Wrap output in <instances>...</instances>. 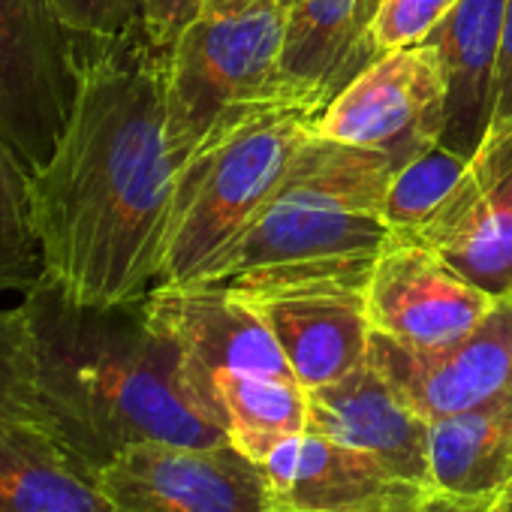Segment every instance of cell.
<instances>
[{
	"instance_id": "1",
	"label": "cell",
	"mask_w": 512,
	"mask_h": 512,
	"mask_svg": "<svg viewBox=\"0 0 512 512\" xmlns=\"http://www.w3.org/2000/svg\"><path fill=\"white\" fill-rule=\"evenodd\" d=\"M175 172L166 49L142 25L85 40L67 124L31 169L43 278L85 305L142 302L160 281Z\"/></svg>"
},
{
	"instance_id": "2",
	"label": "cell",
	"mask_w": 512,
	"mask_h": 512,
	"mask_svg": "<svg viewBox=\"0 0 512 512\" xmlns=\"http://www.w3.org/2000/svg\"><path fill=\"white\" fill-rule=\"evenodd\" d=\"M19 308L46 425L94 476L136 443H226L145 299L85 305L40 278Z\"/></svg>"
},
{
	"instance_id": "3",
	"label": "cell",
	"mask_w": 512,
	"mask_h": 512,
	"mask_svg": "<svg viewBox=\"0 0 512 512\" xmlns=\"http://www.w3.org/2000/svg\"><path fill=\"white\" fill-rule=\"evenodd\" d=\"M404 163L314 133L266 208L193 284L238 296L323 281L368 287L377 256L395 238L380 208Z\"/></svg>"
},
{
	"instance_id": "4",
	"label": "cell",
	"mask_w": 512,
	"mask_h": 512,
	"mask_svg": "<svg viewBox=\"0 0 512 512\" xmlns=\"http://www.w3.org/2000/svg\"><path fill=\"white\" fill-rule=\"evenodd\" d=\"M323 106L287 97L202 142L175 172L157 287L193 284L250 226L317 133Z\"/></svg>"
},
{
	"instance_id": "5",
	"label": "cell",
	"mask_w": 512,
	"mask_h": 512,
	"mask_svg": "<svg viewBox=\"0 0 512 512\" xmlns=\"http://www.w3.org/2000/svg\"><path fill=\"white\" fill-rule=\"evenodd\" d=\"M290 7L293 0H208L172 40L166 49V142L175 169L241 115L302 97L284 79Z\"/></svg>"
},
{
	"instance_id": "6",
	"label": "cell",
	"mask_w": 512,
	"mask_h": 512,
	"mask_svg": "<svg viewBox=\"0 0 512 512\" xmlns=\"http://www.w3.org/2000/svg\"><path fill=\"white\" fill-rule=\"evenodd\" d=\"M82 43L49 0H0V136L28 169L52 154L67 124Z\"/></svg>"
},
{
	"instance_id": "7",
	"label": "cell",
	"mask_w": 512,
	"mask_h": 512,
	"mask_svg": "<svg viewBox=\"0 0 512 512\" xmlns=\"http://www.w3.org/2000/svg\"><path fill=\"white\" fill-rule=\"evenodd\" d=\"M446 73L431 43L377 55L320 112L317 133L332 142L410 160L443 139Z\"/></svg>"
},
{
	"instance_id": "8",
	"label": "cell",
	"mask_w": 512,
	"mask_h": 512,
	"mask_svg": "<svg viewBox=\"0 0 512 512\" xmlns=\"http://www.w3.org/2000/svg\"><path fill=\"white\" fill-rule=\"evenodd\" d=\"M97 482L115 512H269L260 464L229 440L214 446L136 443Z\"/></svg>"
},
{
	"instance_id": "9",
	"label": "cell",
	"mask_w": 512,
	"mask_h": 512,
	"mask_svg": "<svg viewBox=\"0 0 512 512\" xmlns=\"http://www.w3.org/2000/svg\"><path fill=\"white\" fill-rule=\"evenodd\" d=\"M145 308L151 320L175 341L187 380L217 425L214 380L220 374L293 377L266 320L232 290L208 284L154 287L145 296Z\"/></svg>"
},
{
	"instance_id": "10",
	"label": "cell",
	"mask_w": 512,
	"mask_h": 512,
	"mask_svg": "<svg viewBox=\"0 0 512 512\" xmlns=\"http://www.w3.org/2000/svg\"><path fill=\"white\" fill-rule=\"evenodd\" d=\"M368 362L425 422L455 416L512 392V299L464 338L443 347H404L371 332Z\"/></svg>"
},
{
	"instance_id": "11",
	"label": "cell",
	"mask_w": 512,
	"mask_h": 512,
	"mask_svg": "<svg viewBox=\"0 0 512 512\" xmlns=\"http://www.w3.org/2000/svg\"><path fill=\"white\" fill-rule=\"evenodd\" d=\"M407 238L494 299L512 293V124L488 127L452 196Z\"/></svg>"
},
{
	"instance_id": "12",
	"label": "cell",
	"mask_w": 512,
	"mask_h": 512,
	"mask_svg": "<svg viewBox=\"0 0 512 512\" xmlns=\"http://www.w3.org/2000/svg\"><path fill=\"white\" fill-rule=\"evenodd\" d=\"M371 329L404 347H443L470 335L500 302L416 238H392L365 287Z\"/></svg>"
},
{
	"instance_id": "13",
	"label": "cell",
	"mask_w": 512,
	"mask_h": 512,
	"mask_svg": "<svg viewBox=\"0 0 512 512\" xmlns=\"http://www.w3.org/2000/svg\"><path fill=\"white\" fill-rule=\"evenodd\" d=\"M260 470L269 512H413L434 491L317 431L284 440Z\"/></svg>"
},
{
	"instance_id": "14",
	"label": "cell",
	"mask_w": 512,
	"mask_h": 512,
	"mask_svg": "<svg viewBox=\"0 0 512 512\" xmlns=\"http://www.w3.org/2000/svg\"><path fill=\"white\" fill-rule=\"evenodd\" d=\"M272 329L305 389L344 380L368 362L371 317L365 284L323 281L244 296Z\"/></svg>"
},
{
	"instance_id": "15",
	"label": "cell",
	"mask_w": 512,
	"mask_h": 512,
	"mask_svg": "<svg viewBox=\"0 0 512 512\" xmlns=\"http://www.w3.org/2000/svg\"><path fill=\"white\" fill-rule=\"evenodd\" d=\"M308 431L359 449L392 473L428 485V422L365 362L338 383L308 389Z\"/></svg>"
},
{
	"instance_id": "16",
	"label": "cell",
	"mask_w": 512,
	"mask_h": 512,
	"mask_svg": "<svg viewBox=\"0 0 512 512\" xmlns=\"http://www.w3.org/2000/svg\"><path fill=\"white\" fill-rule=\"evenodd\" d=\"M503 19L506 0H458L425 40L437 49L446 73V124L440 142L464 157H473L491 127Z\"/></svg>"
},
{
	"instance_id": "17",
	"label": "cell",
	"mask_w": 512,
	"mask_h": 512,
	"mask_svg": "<svg viewBox=\"0 0 512 512\" xmlns=\"http://www.w3.org/2000/svg\"><path fill=\"white\" fill-rule=\"evenodd\" d=\"M380 0H293L284 79L302 97L329 103L374 58L371 25Z\"/></svg>"
},
{
	"instance_id": "18",
	"label": "cell",
	"mask_w": 512,
	"mask_h": 512,
	"mask_svg": "<svg viewBox=\"0 0 512 512\" xmlns=\"http://www.w3.org/2000/svg\"><path fill=\"white\" fill-rule=\"evenodd\" d=\"M0 512H115L97 476L43 425L0 419Z\"/></svg>"
},
{
	"instance_id": "19",
	"label": "cell",
	"mask_w": 512,
	"mask_h": 512,
	"mask_svg": "<svg viewBox=\"0 0 512 512\" xmlns=\"http://www.w3.org/2000/svg\"><path fill=\"white\" fill-rule=\"evenodd\" d=\"M428 473L434 491L497 503L512 479V392L428 422Z\"/></svg>"
},
{
	"instance_id": "20",
	"label": "cell",
	"mask_w": 512,
	"mask_h": 512,
	"mask_svg": "<svg viewBox=\"0 0 512 512\" xmlns=\"http://www.w3.org/2000/svg\"><path fill=\"white\" fill-rule=\"evenodd\" d=\"M214 401L226 440L256 464L308 431V389L296 377L220 374Z\"/></svg>"
},
{
	"instance_id": "21",
	"label": "cell",
	"mask_w": 512,
	"mask_h": 512,
	"mask_svg": "<svg viewBox=\"0 0 512 512\" xmlns=\"http://www.w3.org/2000/svg\"><path fill=\"white\" fill-rule=\"evenodd\" d=\"M43 278V256L31 217V169L0 136V293H28Z\"/></svg>"
},
{
	"instance_id": "22",
	"label": "cell",
	"mask_w": 512,
	"mask_h": 512,
	"mask_svg": "<svg viewBox=\"0 0 512 512\" xmlns=\"http://www.w3.org/2000/svg\"><path fill=\"white\" fill-rule=\"evenodd\" d=\"M470 157L446 148L443 142L419 151L392 175L386 196H383V220L398 238L419 232L437 208L452 196L458 187Z\"/></svg>"
},
{
	"instance_id": "23",
	"label": "cell",
	"mask_w": 512,
	"mask_h": 512,
	"mask_svg": "<svg viewBox=\"0 0 512 512\" xmlns=\"http://www.w3.org/2000/svg\"><path fill=\"white\" fill-rule=\"evenodd\" d=\"M0 419L49 428L34 389L31 344L22 308H0Z\"/></svg>"
},
{
	"instance_id": "24",
	"label": "cell",
	"mask_w": 512,
	"mask_h": 512,
	"mask_svg": "<svg viewBox=\"0 0 512 512\" xmlns=\"http://www.w3.org/2000/svg\"><path fill=\"white\" fill-rule=\"evenodd\" d=\"M458 0H380L371 25L374 52H392L425 43L434 28L455 10Z\"/></svg>"
},
{
	"instance_id": "25",
	"label": "cell",
	"mask_w": 512,
	"mask_h": 512,
	"mask_svg": "<svg viewBox=\"0 0 512 512\" xmlns=\"http://www.w3.org/2000/svg\"><path fill=\"white\" fill-rule=\"evenodd\" d=\"M79 40H115L142 25V0H49Z\"/></svg>"
},
{
	"instance_id": "26",
	"label": "cell",
	"mask_w": 512,
	"mask_h": 512,
	"mask_svg": "<svg viewBox=\"0 0 512 512\" xmlns=\"http://www.w3.org/2000/svg\"><path fill=\"white\" fill-rule=\"evenodd\" d=\"M205 7L208 0H142V28L160 49H169Z\"/></svg>"
},
{
	"instance_id": "27",
	"label": "cell",
	"mask_w": 512,
	"mask_h": 512,
	"mask_svg": "<svg viewBox=\"0 0 512 512\" xmlns=\"http://www.w3.org/2000/svg\"><path fill=\"white\" fill-rule=\"evenodd\" d=\"M512 124V0H506V19H503V43L494 79V112L491 127Z\"/></svg>"
},
{
	"instance_id": "28",
	"label": "cell",
	"mask_w": 512,
	"mask_h": 512,
	"mask_svg": "<svg viewBox=\"0 0 512 512\" xmlns=\"http://www.w3.org/2000/svg\"><path fill=\"white\" fill-rule=\"evenodd\" d=\"M413 512H500V506L497 503H476V500L449 497L443 491H431Z\"/></svg>"
},
{
	"instance_id": "29",
	"label": "cell",
	"mask_w": 512,
	"mask_h": 512,
	"mask_svg": "<svg viewBox=\"0 0 512 512\" xmlns=\"http://www.w3.org/2000/svg\"><path fill=\"white\" fill-rule=\"evenodd\" d=\"M497 506H500V512H512V479H509V485L503 488V494H500Z\"/></svg>"
},
{
	"instance_id": "30",
	"label": "cell",
	"mask_w": 512,
	"mask_h": 512,
	"mask_svg": "<svg viewBox=\"0 0 512 512\" xmlns=\"http://www.w3.org/2000/svg\"><path fill=\"white\" fill-rule=\"evenodd\" d=\"M509 299H512V293H509Z\"/></svg>"
}]
</instances>
